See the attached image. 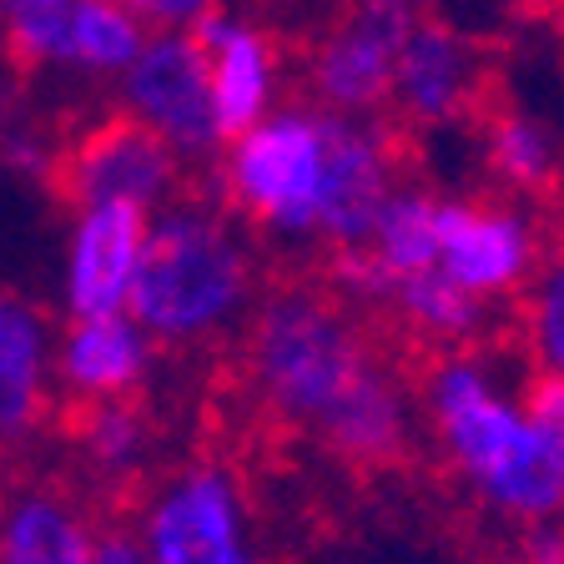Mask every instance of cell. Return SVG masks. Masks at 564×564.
<instances>
[{"label":"cell","mask_w":564,"mask_h":564,"mask_svg":"<svg viewBox=\"0 0 564 564\" xmlns=\"http://www.w3.org/2000/svg\"><path fill=\"white\" fill-rule=\"evenodd\" d=\"M15 91H21V86L0 70V147H6V137H11L15 127H21V117H15Z\"/></svg>","instance_id":"23"},{"label":"cell","mask_w":564,"mask_h":564,"mask_svg":"<svg viewBox=\"0 0 564 564\" xmlns=\"http://www.w3.org/2000/svg\"><path fill=\"white\" fill-rule=\"evenodd\" d=\"M141 51V21L117 0H76L70 15V66L127 70Z\"/></svg>","instance_id":"19"},{"label":"cell","mask_w":564,"mask_h":564,"mask_svg":"<svg viewBox=\"0 0 564 564\" xmlns=\"http://www.w3.org/2000/svg\"><path fill=\"white\" fill-rule=\"evenodd\" d=\"M262 293L258 252L217 192L166 207L147 232L127 313L156 348H207L247 323Z\"/></svg>","instance_id":"3"},{"label":"cell","mask_w":564,"mask_h":564,"mask_svg":"<svg viewBox=\"0 0 564 564\" xmlns=\"http://www.w3.org/2000/svg\"><path fill=\"white\" fill-rule=\"evenodd\" d=\"M489 96V70H484V51L464 41L458 31L429 21L423 15L413 35L403 41L399 66H393V91H388V111L393 131H434L448 121H469L479 101Z\"/></svg>","instance_id":"10"},{"label":"cell","mask_w":564,"mask_h":564,"mask_svg":"<svg viewBox=\"0 0 564 564\" xmlns=\"http://www.w3.org/2000/svg\"><path fill=\"white\" fill-rule=\"evenodd\" d=\"M152 131H162L192 166L207 172L212 152L223 147L217 111L207 91V66L187 35H156L127 66V101Z\"/></svg>","instance_id":"11"},{"label":"cell","mask_w":564,"mask_h":564,"mask_svg":"<svg viewBox=\"0 0 564 564\" xmlns=\"http://www.w3.org/2000/svg\"><path fill=\"white\" fill-rule=\"evenodd\" d=\"M156 343L137 328L131 313L70 317L61 338V399H121L152 383Z\"/></svg>","instance_id":"14"},{"label":"cell","mask_w":564,"mask_h":564,"mask_svg":"<svg viewBox=\"0 0 564 564\" xmlns=\"http://www.w3.org/2000/svg\"><path fill=\"white\" fill-rule=\"evenodd\" d=\"M147 207L137 202H101L82 212L70 242V317L127 313V293L147 247Z\"/></svg>","instance_id":"13"},{"label":"cell","mask_w":564,"mask_h":564,"mask_svg":"<svg viewBox=\"0 0 564 564\" xmlns=\"http://www.w3.org/2000/svg\"><path fill=\"white\" fill-rule=\"evenodd\" d=\"M76 0H0V61L15 86H31L46 66H70Z\"/></svg>","instance_id":"17"},{"label":"cell","mask_w":564,"mask_h":564,"mask_svg":"<svg viewBox=\"0 0 564 564\" xmlns=\"http://www.w3.org/2000/svg\"><path fill=\"white\" fill-rule=\"evenodd\" d=\"M469 121L484 137V166L509 197L534 202L560 182V147L529 111L509 106L505 96H484Z\"/></svg>","instance_id":"16"},{"label":"cell","mask_w":564,"mask_h":564,"mask_svg":"<svg viewBox=\"0 0 564 564\" xmlns=\"http://www.w3.org/2000/svg\"><path fill=\"white\" fill-rule=\"evenodd\" d=\"M540 11L550 15V21H554V25H560V31H564V0H540Z\"/></svg>","instance_id":"24"},{"label":"cell","mask_w":564,"mask_h":564,"mask_svg":"<svg viewBox=\"0 0 564 564\" xmlns=\"http://www.w3.org/2000/svg\"><path fill=\"white\" fill-rule=\"evenodd\" d=\"M247 399L348 474H393L423 444L419 383L364 307L328 282L262 288L237 328Z\"/></svg>","instance_id":"1"},{"label":"cell","mask_w":564,"mask_h":564,"mask_svg":"<svg viewBox=\"0 0 564 564\" xmlns=\"http://www.w3.org/2000/svg\"><path fill=\"white\" fill-rule=\"evenodd\" d=\"M519 333H524L534 373H550L564 383V247H550L544 268L519 297Z\"/></svg>","instance_id":"18"},{"label":"cell","mask_w":564,"mask_h":564,"mask_svg":"<svg viewBox=\"0 0 564 564\" xmlns=\"http://www.w3.org/2000/svg\"><path fill=\"white\" fill-rule=\"evenodd\" d=\"M117 6L147 25H192L212 11V0H117Z\"/></svg>","instance_id":"21"},{"label":"cell","mask_w":564,"mask_h":564,"mask_svg":"<svg viewBox=\"0 0 564 564\" xmlns=\"http://www.w3.org/2000/svg\"><path fill=\"white\" fill-rule=\"evenodd\" d=\"M86 564H147L141 550L137 519L127 514H96V534H91V560Z\"/></svg>","instance_id":"20"},{"label":"cell","mask_w":564,"mask_h":564,"mask_svg":"<svg viewBox=\"0 0 564 564\" xmlns=\"http://www.w3.org/2000/svg\"><path fill=\"white\" fill-rule=\"evenodd\" d=\"M328 176V121L323 106H282L258 127L232 137V152L217 176V197L242 227L272 242H303L317 252Z\"/></svg>","instance_id":"5"},{"label":"cell","mask_w":564,"mask_h":564,"mask_svg":"<svg viewBox=\"0 0 564 564\" xmlns=\"http://www.w3.org/2000/svg\"><path fill=\"white\" fill-rule=\"evenodd\" d=\"M147 564H262L247 489L223 458H192L156 474L137 509Z\"/></svg>","instance_id":"6"},{"label":"cell","mask_w":564,"mask_h":564,"mask_svg":"<svg viewBox=\"0 0 564 564\" xmlns=\"http://www.w3.org/2000/svg\"><path fill=\"white\" fill-rule=\"evenodd\" d=\"M41 172L35 187L61 212H91L101 202H137V207H176L202 192H217L202 166H192L162 131H152L131 106L86 111L41 131Z\"/></svg>","instance_id":"4"},{"label":"cell","mask_w":564,"mask_h":564,"mask_svg":"<svg viewBox=\"0 0 564 564\" xmlns=\"http://www.w3.org/2000/svg\"><path fill=\"white\" fill-rule=\"evenodd\" d=\"M46 313L0 288V448H25L35 434H46Z\"/></svg>","instance_id":"15"},{"label":"cell","mask_w":564,"mask_h":564,"mask_svg":"<svg viewBox=\"0 0 564 564\" xmlns=\"http://www.w3.org/2000/svg\"><path fill=\"white\" fill-rule=\"evenodd\" d=\"M529 202L519 197H464L434 192V262L429 272L448 278L489 307H509L529 293L534 272L550 258V237Z\"/></svg>","instance_id":"7"},{"label":"cell","mask_w":564,"mask_h":564,"mask_svg":"<svg viewBox=\"0 0 564 564\" xmlns=\"http://www.w3.org/2000/svg\"><path fill=\"white\" fill-rule=\"evenodd\" d=\"M419 419L454 489L509 529L564 524V383L529 373L509 383L484 348L423 358Z\"/></svg>","instance_id":"2"},{"label":"cell","mask_w":564,"mask_h":564,"mask_svg":"<svg viewBox=\"0 0 564 564\" xmlns=\"http://www.w3.org/2000/svg\"><path fill=\"white\" fill-rule=\"evenodd\" d=\"M419 21V0H343L328 15L323 35L303 51L307 106H323L338 117L388 111L393 66Z\"/></svg>","instance_id":"8"},{"label":"cell","mask_w":564,"mask_h":564,"mask_svg":"<svg viewBox=\"0 0 564 564\" xmlns=\"http://www.w3.org/2000/svg\"><path fill=\"white\" fill-rule=\"evenodd\" d=\"M187 41L197 46L202 66H207V91H212V111H217L223 141L242 137L247 127H258L268 117L272 76H278V51H272L268 35L258 25L207 11L192 21Z\"/></svg>","instance_id":"12"},{"label":"cell","mask_w":564,"mask_h":564,"mask_svg":"<svg viewBox=\"0 0 564 564\" xmlns=\"http://www.w3.org/2000/svg\"><path fill=\"white\" fill-rule=\"evenodd\" d=\"M96 505L76 479L31 469L21 448H0V564H86Z\"/></svg>","instance_id":"9"},{"label":"cell","mask_w":564,"mask_h":564,"mask_svg":"<svg viewBox=\"0 0 564 564\" xmlns=\"http://www.w3.org/2000/svg\"><path fill=\"white\" fill-rule=\"evenodd\" d=\"M514 564H564V524H540L519 534Z\"/></svg>","instance_id":"22"}]
</instances>
